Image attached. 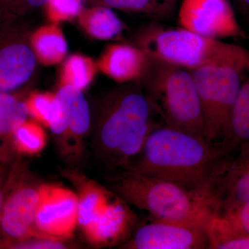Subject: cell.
I'll use <instances>...</instances> for the list:
<instances>
[{"label":"cell","mask_w":249,"mask_h":249,"mask_svg":"<svg viewBox=\"0 0 249 249\" xmlns=\"http://www.w3.org/2000/svg\"><path fill=\"white\" fill-rule=\"evenodd\" d=\"M77 19L85 34L95 40H114L125 29L124 22L113 9L101 5L85 7Z\"/></svg>","instance_id":"cell-18"},{"label":"cell","mask_w":249,"mask_h":249,"mask_svg":"<svg viewBox=\"0 0 249 249\" xmlns=\"http://www.w3.org/2000/svg\"><path fill=\"white\" fill-rule=\"evenodd\" d=\"M15 148L24 155L40 153L45 147L47 135L36 121H26L11 134Z\"/></svg>","instance_id":"cell-24"},{"label":"cell","mask_w":249,"mask_h":249,"mask_svg":"<svg viewBox=\"0 0 249 249\" xmlns=\"http://www.w3.org/2000/svg\"><path fill=\"white\" fill-rule=\"evenodd\" d=\"M226 157L249 145V76L241 83L222 140L215 143Z\"/></svg>","instance_id":"cell-15"},{"label":"cell","mask_w":249,"mask_h":249,"mask_svg":"<svg viewBox=\"0 0 249 249\" xmlns=\"http://www.w3.org/2000/svg\"><path fill=\"white\" fill-rule=\"evenodd\" d=\"M209 249H249V235H222L209 239Z\"/></svg>","instance_id":"cell-27"},{"label":"cell","mask_w":249,"mask_h":249,"mask_svg":"<svg viewBox=\"0 0 249 249\" xmlns=\"http://www.w3.org/2000/svg\"><path fill=\"white\" fill-rule=\"evenodd\" d=\"M64 241L49 237H32L26 240L15 241L0 240V248L20 249H67Z\"/></svg>","instance_id":"cell-26"},{"label":"cell","mask_w":249,"mask_h":249,"mask_svg":"<svg viewBox=\"0 0 249 249\" xmlns=\"http://www.w3.org/2000/svg\"><path fill=\"white\" fill-rule=\"evenodd\" d=\"M242 14L249 18V0H235Z\"/></svg>","instance_id":"cell-28"},{"label":"cell","mask_w":249,"mask_h":249,"mask_svg":"<svg viewBox=\"0 0 249 249\" xmlns=\"http://www.w3.org/2000/svg\"><path fill=\"white\" fill-rule=\"evenodd\" d=\"M121 201H109L89 228L83 232L85 239L91 245L104 247L121 238L127 228L128 217Z\"/></svg>","instance_id":"cell-16"},{"label":"cell","mask_w":249,"mask_h":249,"mask_svg":"<svg viewBox=\"0 0 249 249\" xmlns=\"http://www.w3.org/2000/svg\"><path fill=\"white\" fill-rule=\"evenodd\" d=\"M43 7L49 22L56 24L77 19L85 8L84 0H47Z\"/></svg>","instance_id":"cell-25"},{"label":"cell","mask_w":249,"mask_h":249,"mask_svg":"<svg viewBox=\"0 0 249 249\" xmlns=\"http://www.w3.org/2000/svg\"><path fill=\"white\" fill-rule=\"evenodd\" d=\"M16 1V0H0V4H9Z\"/></svg>","instance_id":"cell-32"},{"label":"cell","mask_w":249,"mask_h":249,"mask_svg":"<svg viewBox=\"0 0 249 249\" xmlns=\"http://www.w3.org/2000/svg\"><path fill=\"white\" fill-rule=\"evenodd\" d=\"M97 62L82 54H73L63 60L60 69L59 87L70 85L84 91L97 73Z\"/></svg>","instance_id":"cell-20"},{"label":"cell","mask_w":249,"mask_h":249,"mask_svg":"<svg viewBox=\"0 0 249 249\" xmlns=\"http://www.w3.org/2000/svg\"><path fill=\"white\" fill-rule=\"evenodd\" d=\"M147 53L187 70L227 67L249 71V49L199 35L183 28L149 26L137 37Z\"/></svg>","instance_id":"cell-4"},{"label":"cell","mask_w":249,"mask_h":249,"mask_svg":"<svg viewBox=\"0 0 249 249\" xmlns=\"http://www.w3.org/2000/svg\"><path fill=\"white\" fill-rule=\"evenodd\" d=\"M6 194V192H4V188L0 186V213H1V209H2Z\"/></svg>","instance_id":"cell-30"},{"label":"cell","mask_w":249,"mask_h":249,"mask_svg":"<svg viewBox=\"0 0 249 249\" xmlns=\"http://www.w3.org/2000/svg\"><path fill=\"white\" fill-rule=\"evenodd\" d=\"M108 181L111 191L124 202L153 217L190 223L208 231L217 214L207 196L168 180L121 170L109 174Z\"/></svg>","instance_id":"cell-3"},{"label":"cell","mask_w":249,"mask_h":249,"mask_svg":"<svg viewBox=\"0 0 249 249\" xmlns=\"http://www.w3.org/2000/svg\"><path fill=\"white\" fill-rule=\"evenodd\" d=\"M65 109L67 129L58 145L61 155L69 161L83 157L91 126V111L83 91L70 86L59 87L56 92Z\"/></svg>","instance_id":"cell-12"},{"label":"cell","mask_w":249,"mask_h":249,"mask_svg":"<svg viewBox=\"0 0 249 249\" xmlns=\"http://www.w3.org/2000/svg\"><path fill=\"white\" fill-rule=\"evenodd\" d=\"M147 60L148 54L140 47L116 43L106 47L96 62L101 73L123 84L139 81Z\"/></svg>","instance_id":"cell-14"},{"label":"cell","mask_w":249,"mask_h":249,"mask_svg":"<svg viewBox=\"0 0 249 249\" xmlns=\"http://www.w3.org/2000/svg\"><path fill=\"white\" fill-rule=\"evenodd\" d=\"M40 186L22 181L6 194L0 213V232L4 237L1 240L15 242L32 237H49L36 227Z\"/></svg>","instance_id":"cell-11"},{"label":"cell","mask_w":249,"mask_h":249,"mask_svg":"<svg viewBox=\"0 0 249 249\" xmlns=\"http://www.w3.org/2000/svg\"><path fill=\"white\" fill-rule=\"evenodd\" d=\"M158 115L139 81L123 83L100 101L91 122L90 143L109 172L124 170L139 155Z\"/></svg>","instance_id":"cell-1"},{"label":"cell","mask_w":249,"mask_h":249,"mask_svg":"<svg viewBox=\"0 0 249 249\" xmlns=\"http://www.w3.org/2000/svg\"><path fill=\"white\" fill-rule=\"evenodd\" d=\"M91 5H101L129 14H142L160 19L172 12L162 0H89Z\"/></svg>","instance_id":"cell-23"},{"label":"cell","mask_w":249,"mask_h":249,"mask_svg":"<svg viewBox=\"0 0 249 249\" xmlns=\"http://www.w3.org/2000/svg\"><path fill=\"white\" fill-rule=\"evenodd\" d=\"M164 2V4L173 11L174 8H175V4H176L178 0H162Z\"/></svg>","instance_id":"cell-31"},{"label":"cell","mask_w":249,"mask_h":249,"mask_svg":"<svg viewBox=\"0 0 249 249\" xmlns=\"http://www.w3.org/2000/svg\"><path fill=\"white\" fill-rule=\"evenodd\" d=\"M226 158L216 144L164 124L150 132L124 170L173 181L211 201L214 179Z\"/></svg>","instance_id":"cell-2"},{"label":"cell","mask_w":249,"mask_h":249,"mask_svg":"<svg viewBox=\"0 0 249 249\" xmlns=\"http://www.w3.org/2000/svg\"><path fill=\"white\" fill-rule=\"evenodd\" d=\"M29 115L50 129L53 134L62 132L66 127L65 109L56 93L35 91L25 101Z\"/></svg>","instance_id":"cell-19"},{"label":"cell","mask_w":249,"mask_h":249,"mask_svg":"<svg viewBox=\"0 0 249 249\" xmlns=\"http://www.w3.org/2000/svg\"><path fill=\"white\" fill-rule=\"evenodd\" d=\"M139 82L165 125L205 140L200 102L189 70L148 54Z\"/></svg>","instance_id":"cell-5"},{"label":"cell","mask_w":249,"mask_h":249,"mask_svg":"<svg viewBox=\"0 0 249 249\" xmlns=\"http://www.w3.org/2000/svg\"><path fill=\"white\" fill-rule=\"evenodd\" d=\"M211 200L217 214L249 201V145L223 160L214 179Z\"/></svg>","instance_id":"cell-13"},{"label":"cell","mask_w":249,"mask_h":249,"mask_svg":"<svg viewBox=\"0 0 249 249\" xmlns=\"http://www.w3.org/2000/svg\"><path fill=\"white\" fill-rule=\"evenodd\" d=\"M78 203L77 194L68 188L58 185H40L36 229L52 238H71L78 227Z\"/></svg>","instance_id":"cell-10"},{"label":"cell","mask_w":249,"mask_h":249,"mask_svg":"<svg viewBox=\"0 0 249 249\" xmlns=\"http://www.w3.org/2000/svg\"><path fill=\"white\" fill-rule=\"evenodd\" d=\"M29 42L37 62L45 66L58 65L66 57L68 45L59 24L42 26L33 31Z\"/></svg>","instance_id":"cell-17"},{"label":"cell","mask_w":249,"mask_h":249,"mask_svg":"<svg viewBox=\"0 0 249 249\" xmlns=\"http://www.w3.org/2000/svg\"><path fill=\"white\" fill-rule=\"evenodd\" d=\"M136 230L120 246L127 249H209V237L204 228L190 224L153 217Z\"/></svg>","instance_id":"cell-8"},{"label":"cell","mask_w":249,"mask_h":249,"mask_svg":"<svg viewBox=\"0 0 249 249\" xmlns=\"http://www.w3.org/2000/svg\"><path fill=\"white\" fill-rule=\"evenodd\" d=\"M189 71L196 82L200 102L205 140L217 143L227 132L242 73L231 67L214 66Z\"/></svg>","instance_id":"cell-6"},{"label":"cell","mask_w":249,"mask_h":249,"mask_svg":"<svg viewBox=\"0 0 249 249\" xmlns=\"http://www.w3.org/2000/svg\"><path fill=\"white\" fill-rule=\"evenodd\" d=\"M29 36L11 23L0 26V93L14 92L34 76L37 61Z\"/></svg>","instance_id":"cell-7"},{"label":"cell","mask_w":249,"mask_h":249,"mask_svg":"<svg viewBox=\"0 0 249 249\" xmlns=\"http://www.w3.org/2000/svg\"><path fill=\"white\" fill-rule=\"evenodd\" d=\"M178 21L181 28L211 38L247 37L229 0H182Z\"/></svg>","instance_id":"cell-9"},{"label":"cell","mask_w":249,"mask_h":249,"mask_svg":"<svg viewBox=\"0 0 249 249\" xmlns=\"http://www.w3.org/2000/svg\"><path fill=\"white\" fill-rule=\"evenodd\" d=\"M207 232L209 237L222 235H249V201L232 211L216 214Z\"/></svg>","instance_id":"cell-21"},{"label":"cell","mask_w":249,"mask_h":249,"mask_svg":"<svg viewBox=\"0 0 249 249\" xmlns=\"http://www.w3.org/2000/svg\"><path fill=\"white\" fill-rule=\"evenodd\" d=\"M25 3L26 5L31 8H38L42 7L45 3L47 2V0H22Z\"/></svg>","instance_id":"cell-29"},{"label":"cell","mask_w":249,"mask_h":249,"mask_svg":"<svg viewBox=\"0 0 249 249\" xmlns=\"http://www.w3.org/2000/svg\"><path fill=\"white\" fill-rule=\"evenodd\" d=\"M29 116L25 101L13 93H0V136L11 135Z\"/></svg>","instance_id":"cell-22"},{"label":"cell","mask_w":249,"mask_h":249,"mask_svg":"<svg viewBox=\"0 0 249 249\" xmlns=\"http://www.w3.org/2000/svg\"><path fill=\"white\" fill-rule=\"evenodd\" d=\"M247 38H248L249 40V34H247Z\"/></svg>","instance_id":"cell-33"}]
</instances>
